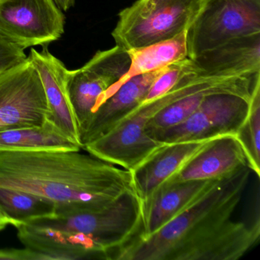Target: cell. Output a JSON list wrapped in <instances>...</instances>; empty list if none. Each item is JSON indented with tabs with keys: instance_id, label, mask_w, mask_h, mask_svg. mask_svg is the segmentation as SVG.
<instances>
[{
	"instance_id": "cell-13",
	"label": "cell",
	"mask_w": 260,
	"mask_h": 260,
	"mask_svg": "<svg viewBox=\"0 0 260 260\" xmlns=\"http://www.w3.org/2000/svg\"><path fill=\"white\" fill-rule=\"evenodd\" d=\"M218 180L164 182L141 202L142 230L138 237H147L159 231Z\"/></svg>"
},
{
	"instance_id": "cell-7",
	"label": "cell",
	"mask_w": 260,
	"mask_h": 260,
	"mask_svg": "<svg viewBox=\"0 0 260 260\" xmlns=\"http://www.w3.org/2000/svg\"><path fill=\"white\" fill-rule=\"evenodd\" d=\"M51 120L40 76L28 57L0 71V132Z\"/></svg>"
},
{
	"instance_id": "cell-14",
	"label": "cell",
	"mask_w": 260,
	"mask_h": 260,
	"mask_svg": "<svg viewBox=\"0 0 260 260\" xmlns=\"http://www.w3.org/2000/svg\"><path fill=\"white\" fill-rule=\"evenodd\" d=\"M164 69L132 77L102 103L80 135L82 148L106 135L141 106L152 83Z\"/></svg>"
},
{
	"instance_id": "cell-19",
	"label": "cell",
	"mask_w": 260,
	"mask_h": 260,
	"mask_svg": "<svg viewBox=\"0 0 260 260\" xmlns=\"http://www.w3.org/2000/svg\"><path fill=\"white\" fill-rule=\"evenodd\" d=\"M0 206L16 228L57 214V207L52 202L25 191L7 188H0Z\"/></svg>"
},
{
	"instance_id": "cell-2",
	"label": "cell",
	"mask_w": 260,
	"mask_h": 260,
	"mask_svg": "<svg viewBox=\"0 0 260 260\" xmlns=\"http://www.w3.org/2000/svg\"><path fill=\"white\" fill-rule=\"evenodd\" d=\"M0 188L49 201L57 214L103 208L137 196L130 170L80 150H0Z\"/></svg>"
},
{
	"instance_id": "cell-25",
	"label": "cell",
	"mask_w": 260,
	"mask_h": 260,
	"mask_svg": "<svg viewBox=\"0 0 260 260\" xmlns=\"http://www.w3.org/2000/svg\"><path fill=\"white\" fill-rule=\"evenodd\" d=\"M8 225H13V221L0 206V231L5 229Z\"/></svg>"
},
{
	"instance_id": "cell-3",
	"label": "cell",
	"mask_w": 260,
	"mask_h": 260,
	"mask_svg": "<svg viewBox=\"0 0 260 260\" xmlns=\"http://www.w3.org/2000/svg\"><path fill=\"white\" fill-rule=\"evenodd\" d=\"M37 220L51 228L56 249L71 260H113L142 230L141 201L135 194L103 208L58 213Z\"/></svg>"
},
{
	"instance_id": "cell-17",
	"label": "cell",
	"mask_w": 260,
	"mask_h": 260,
	"mask_svg": "<svg viewBox=\"0 0 260 260\" xmlns=\"http://www.w3.org/2000/svg\"><path fill=\"white\" fill-rule=\"evenodd\" d=\"M127 51L131 58L130 68L117 83L105 92L101 104L132 77L159 71L187 58L186 31L169 40Z\"/></svg>"
},
{
	"instance_id": "cell-10",
	"label": "cell",
	"mask_w": 260,
	"mask_h": 260,
	"mask_svg": "<svg viewBox=\"0 0 260 260\" xmlns=\"http://www.w3.org/2000/svg\"><path fill=\"white\" fill-rule=\"evenodd\" d=\"M250 100L234 94H210L183 122L155 132L150 138L166 144L236 135L247 115Z\"/></svg>"
},
{
	"instance_id": "cell-22",
	"label": "cell",
	"mask_w": 260,
	"mask_h": 260,
	"mask_svg": "<svg viewBox=\"0 0 260 260\" xmlns=\"http://www.w3.org/2000/svg\"><path fill=\"white\" fill-rule=\"evenodd\" d=\"M192 71H194L192 61L188 57L169 65L155 79L143 103L152 101L167 93L185 74Z\"/></svg>"
},
{
	"instance_id": "cell-16",
	"label": "cell",
	"mask_w": 260,
	"mask_h": 260,
	"mask_svg": "<svg viewBox=\"0 0 260 260\" xmlns=\"http://www.w3.org/2000/svg\"><path fill=\"white\" fill-rule=\"evenodd\" d=\"M202 75L237 76L260 72V33L231 39L191 59Z\"/></svg>"
},
{
	"instance_id": "cell-8",
	"label": "cell",
	"mask_w": 260,
	"mask_h": 260,
	"mask_svg": "<svg viewBox=\"0 0 260 260\" xmlns=\"http://www.w3.org/2000/svg\"><path fill=\"white\" fill-rule=\"evenodd\" d=\"M64 24L54 0H0V39L21 49L58 40Z\"/></svg>"
},
{
	"instance_id": "cell-23",
	"label": "cell",
	"mask_w": 260,
	"mask_h": 260,
	"mask_svg": "<svg viewBox=\"0 0 260 260\" xmlns=\"http://www.w3.org/2000/svg\"><path fill=\"white\" fill-rule=\"evenodd\" d=\"M27 57L24 50L0 39V71L24 61Z\"/></svg>"
},
{
	"instance_id": "cell-18",
	"label": "cell",
	"mask_w": 260,
	"mask_h": 260,
	"mask_svg": "<svg viewBox=\"0 0 260 260\" xmlns=\"http://www.w3.org/2000/svg\"><path fill=\"white\" fill-rule=\"evenodd\" d=\"M80 149L81 147L65 135L51 119L41 126L18 127L0 132V150L77 151Z\"/></svg>"
},
{
	"instance_id": "cell-12",
	"label": "cell",
	"mask_w": 260,
	"mask_h": 260,
	"mask_svg": "<svg viewBox=\"0 0 260 260\" xmlns=\"http://www.w3.org/2000/svg\"><path fill=\"white\" fill-rule=\"evenodd\" d=\"M28 59L37 70L51 114V121L81 147L80 131L68 91L69 71L61 60L43 46L42 51L31 48ZM82 148V147H81Z\"/></svg>"
},
{
	"instance_id": "cell-20",
	"label": "cell",
	"mask_w": 260,
	"mask_h": 260,
	"mask_svg": "<svg viewBox=\"0 0 260 260\" xmlns=\"http://www.w3.org/2000/svg\"><path fill=\"white\" fill-rule=\"evenodd\" d=\"M236 136L241 144L249 170L260 176V86H257L249 103V111Z\"/></svg>"
},
{
	"instance_id": "cell-15",
	"label": "cell",
	"mask_w": 260,
	"mask_h": 260,
	"mask_svg": "<svg viewBox=\"0 0 260 260\" xmlns=\"http://www.w3.org/2000/svg\"><path fill=\"white\" fill-rule=\"evenodd\" d=\"M210 140L162 144L132 170L134 187L140 201L148 199L159 185L202 150Z\"/></svg>"
},
{
	"instance_id": "cell-1",
	"label": "cell",
	"mask_w": 260,
	"mask_h": 260,
	"mask_svg": "<svg viewBox=\"0 0 260 260\" xmlns=\"http://www.w3.org/2000/svg\"><path fill=\"white\" fill-rule=\"evenodd\" d=\"M251 170L219 179L185 211L147 237H137L114 260H238L258 243L260 220H232Z\"/></svg>"
},
{
	"instance_id": "cell-26",
	"label": "cell",
	"mask_w": 260,
	"mask_h": 260,
	"mask_svg": "<svg viewBox=\"0 0 260 260\" xmlns=\"http://www.w3.org/2000/svg\"><path fill=\"white\" fill-rule=\"evenodd\" d=\"M62 11H68L75 4V0H54Z\"/></svg>"
},
{
	"instance_id": "cell-4",
	"label": "cell",
	"mask_w": 260,
	"mask_h": 260,
	"mask_svg": "<svg viewBox=\"0 0 260 260\" xmlns=\"http://www.w3.org/2000/svg\"><path fill=\"white\" fill-rule=\"evenodd\" d=\"M260 86V72L237 76L202 75L196 71L185 74L170 91L141 106L103 137V144L112 158L135 167L161 145L145 132L147 121L159 111L187 95L199 92L234 94L250 100Z\"/></svg>"
},
{
	"instance_id": "cell-21",
	"label": "cell",
	"mask_w": 260,
	"mask_h": 260,
	"mask_svg": "<svg viewBox=\"0 0 260 260\" xmlns=\"http://www.w3.org/2000/svg\"><path fill=\"white\" fill-rule=\"evenodd\" d=\"M213 92H199L187 95L169 105L153 115L145 126V132L149 137L155 132L174 127L188 118L203 101L205 96Z\"/></svg>"
},
{
	"instance_id": "cell-11",
	"label": "cell",
	"mask_w": 260,
	"mask_h": 260,
	"mask_svg": "<svg viewBox=\"0 0 260 260\" xmlns=\"http://www.w3.org/2000/svg\"><path fill=\"white\" fill-rule=\"evenodd\" d=\"M246 167L249 168L247 158L236 135H222L210 140L166 182L224 179Z\"/></svg>"
},
{
	"instance_id": "cell-9",
	"label": "cell",
	"mask_w": 260,
	"mask_h": 260,
	"mask_svg": "<svg viewBox=\"0 0 260 260\" xmlns=\"http://www.w3.org/2000/svg\"><path fill=\"white\" fill-rule=\"evenodd\" d=\"M130 64L128 51L116 45L98 51L83 68L69 71L68 91L80 138L101 105L105 92L127 72Z\"/></svg>"
},
{
	"instance_id": "cell-5",
	"label": "cell",
	"mask_w": 260,
	"mask_h": 260,
	"mask_svg": "<svg viewBox=\"0 0 260 260\" xmlns=\"http://www.w3.org/2000/svg\"><path fill=\"white\" fill-rule=\"evenodd\" d=\"M199 0H137L118 15L112 31L115 43L126 51L159 43L185 32Z\"/></svg>"
},
{
	"instance_id": "cell-6",
	"label": "cell",
	"mask_w": 260,
	"mask_h": 260,
	"mask_svg": "<svg viewBox=\"0 0 260 260\" xmlns=\"http://www.w3.org/2000/svg\"><path fill=\"white\" fill-rule=\"evenodd\" d=\"M256 33H260V0H199L186 30L188 57Z\"/></svg>"
},
{
	"instance_id": "cell-24",
	"label": "cell",
	"mask_w": 260,
	"mask_h": 260,
	"mask_svg": "<svg viewBox=\"0 0 260 260\" xmlns=\"http://www.w3.org/2000/svg\"><path fill=\"white\" fill-rule=\"evenodd\" d=\"M0 260H52L51 257L33 249H0Z\"/></svg>"
}]
</instances>
